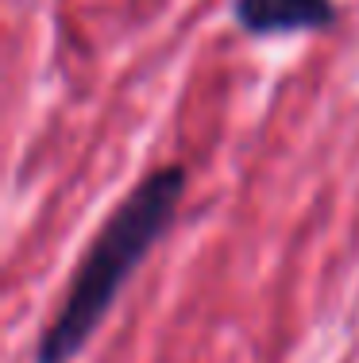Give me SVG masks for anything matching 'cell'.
I'll use <instances>...</instances> for the list:
<instances>
[{
	"mask_svg": "<svg viewBox=\"0 0 359 363\" xmlns=\"http://www.w3.org/2000/svg\"><path fill=\"white\" fill-rule=\"evenodd\" d=\"M182 194L186 167L166 162V167H155L120 201V209L93 236L89 252L74 271V282L58 306L55 321L42 328L35 344V363H70L93 340V333L113 313L120 290L127 286L135 267L155 252V244L174 224Z\"/></svg>",
	"mask_w": 359,
	"mask_h": 363,
	"instance_id": "6da1fadb",
	"label": "cell"
},
{
	"mask_svg": "<svg viewBox=\"0 0 359 363\" xmlns=\"http://www.w3.org/2000/svg\"><path fill=\"white\" fill-rule=\"evenodd\" d=\"M332 0H236L232 20L247 35H294V31H324L336 23Z\"/></svg>",
	"mask_w": 359,
	"mask_h": 363,
	"instance_id": "7a4b0ae2",
	"label": "cell"
}]
</instances>
